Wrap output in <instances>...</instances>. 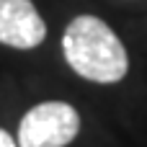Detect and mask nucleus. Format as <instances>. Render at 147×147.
Returning <instances> with one entry per match:
<instances>
[{"instance_id":"nucleus-1","label":"nucleus","mask_w":147,"mask_h":147,"mask_svg":"<svg viewBox=\"0 0 147 147\" xmlns=\"http://www.w3.org/2000/svg\"><path fill=\"white\" fill-rule=\"evenodd\" d=\"M62 52L67 65L93 83H119L129 70V54L121 39L96 16H78L70 21L62 36Z\"/></svg>"},{"instance_id":"nucleus-3","label":"nucleus","mask_w":147,"mask_h":147,"mask_svg":"<svg viewBox=\"0 0 147 147\" xmlns=\"http://www.w3.org/2000/svg\"><path fill=\"white\" fill-rule=\"evenodd\" d=\"M47 39V23L31 0H0V44L34 49Z\"/></svg>"},{"instance_id":"nucleus-4","label":"nucleus","mask_w":147,"mask_h":147,"mask_svg":"<svg viewBox=\"0 0 147 147\" xmlns=\"http://www.w3.org/2000/svg\"><path fill=\"white\" fill-rule=\"evenodd\" d=\"M0 147H18V142L5 132V129H0Z\"/></svg>"},{"instance_id":"nucleus-2","label":"nucleus","mask_w":147,"mask_h":147,"mask_svg":"<svg viewBox=\"0 0 147 147\" xmlns=\"http://www.w3.org/2000/svg\"><path fill=\"white\" fill-rule=\"evenodd\" d=\"M80 132V114L65 101H47L26 111L18 124L21 147H65Z\"/></svg>"}]
</instances>
